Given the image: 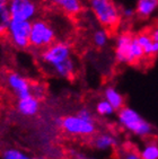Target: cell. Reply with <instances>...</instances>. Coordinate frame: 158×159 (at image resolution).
I'll return each mask as SVG.
<instances>
[{"mask_svg":"<svg viewBox=\"0 0 158 159\" xmlns=\"http://www.w3.org/2000/svg\"><path fill=\"white\" fill-rule=\"evenodd\" d=\"M91 10L109 37L115 36L121 25V11L114 0H88Z\"/></svg>","mask_w":158,"mask_h":159,"instance_id":"cell-1","label":"cell"},{"mask_svg":"<svg viewBox=\"0 0 158 159\" xmlns=\"http://www.w3.org/2000/svg\"><path fill=\"white\" fill-rule=\"evenodd\" d=\"M118 122L125 131L139 138H146L152 131L151 124L143 119L137 111L128 106H123L118 111Z\"/></svg>","mask_w":158,"mask_h":159,"instance_id":"cell-2","label":"cell"},{"mask_svg":"<svg viewBox=\"0 0 158 159\" xmlns=\"http://www.w3.org/2000/svg\"><path fill=\"white\" fill-rule=\"evenodd\" d=\"M57 40L55 30L44 18L32 20L30 33V45L35 50H43L54 43Z\"/></svg>","mask_w":158,"mask_h":159,"instance_id":"cell-3","label":"cell"},{"mask_svg":"<svg viewBox=\"0 0 158 159\" xmlns=\"http://www.w3.org/2000/svg\"><path fill=\"white\" fill-rule=\"evenodd\" d=\"M32 21L12 19L6 36L16 49L26 50L30 48V33Z\"/></svg>","mask_w":158,"mask_h":159,"instance_id":"cell-4","label":"cell"},{"mask_svg":"<svg viewBox=\"0 0 158 159\" xmlns=\"http://www.w3.org/2000/svg\"><path fill=\"white\" fill-rule=\"evenodd\" d=\"M69 58H71V46L67 42L55 41L48 48L41 50L40 52L41 61L50 68H53Z\"/></svg>","mask_w":158,"mask_h":159,"instance_id":"cell-5","label":"cell"},{"mask_svg":"<svg viewBox=\"0 0 158 159\" xmlns=\"http://www.w3.org/2000/svg\"><path fill=\"white\" fill-rule=\"evenodd\" d=\"M61 128L68 134L77 137H89L96 132L95 121H88L79 115H68L62 117Z\"/></svg>","mask_w":158,"mask_h":159,"instance_id":"cell-6","label":"cell"},{"mask_svg":"<svg viewBox=\"0 0 158 159\" xmlns=\"http://www.w3.org/2000/svg\"><path fill=\"white\" fill-rule=\"evenodd\" d=\"M8 7L12 19L32 21L39 14L36 0H8Z\"/></svg>","mask_w":158,"mask_h":159,"instance_id":"cell-7","label":"cell"},{"mask_svg":"<svg viewBox=\"0 0 158 159\" xmlns=\"http://www.w3.org/2000/svg\"><path fill=\"white\" fill-rule=\"evenodd\" d=\"M134 36L136 35L131 32H124L118 37L115 49V58L118 63L131 66V63H132L131 50H132V42H133Z\"/></svg>","mask_w":158,"mask_h":159,"instance_id":"cell-8","label":"cell"},{"mask_svg":"<svg viewBox=\"0 0 158 159\" xmlns=\"http://www.w3.org/2000/svg\"><path fill=\"white\" fill-rule=\"evenodd\" d=\"M7 86L17 98H23L32 94V84L18 72H9L6 77Z\"/></svg>","mask_w":158,"mask_h":159,"instance_id":"cell-9","label":"cell"},{"mask_svg":"<svg viewBox=\"0 0 158 159\" xmlns=\"http://www.w3.org/2000/svg\"><path fill=\"white\" fill-rule=\"evenodd\" d=\"M49 2L69 17H76L84 9L81 0H49Z\"/></svg>","mask_w":158,"mask_h":159,"instance_id":"cell-10","label":"cell"},{"mask_svg":"<svg viewBox=\"0 0 158 159\" xmlns=\"http://www.w3.org/2000/svg\"><path fill=\"white\" fill-rule=\"evenodd\" d=\"M40 110V101L33 94L26 97L18 98L17 102V111L23 116H34L36 115Z\"/></svg>","mask_w":158,"mask_h":159,"instance_id":"cell-11","label":"cell"},{"mask_svg":"<svg viewBox=\"0 0 158 159\" xmlns=\"http://www.w3.org/2000/svg\"><path fill=\"white\" fill-rule=\"evenodd\" d=\"M51 69L53 71V74L57 75L60 78H64V79H71L75 72H76V66H75V62L71 58L57 64Z\"/></svg>","mask_w":158,"mask_h":159,"instance_id":"cell-12","label":"cell"},{"mask_svg":"<svg viewBox=\"0 0 158 159\" xmlns=\"http://www.w3.org/2000/svg\"><path fill=\"white\" fill-rule=\"evenodd\" d=\"M93 144L97 150H109L118 146V139L113 134L109 133H100L97 134L93 140Z\"/></svg>","mask_w":158,"mask_h":159,"instance_id":"cell-13","label":"cell"},{"mask_svg":"<svg viewBox=\"0 0 158 159\" xmlns=\"http://www.w3.org/2000/svg\"><path fill=\"white\" fill-rule=\"evenodd\" d=\"M158 6V0H138L136 14L140 19H147Z\"/></svg>","mask_w":158,"mask_h":159,"instance_id":"cell-14","label":"cell"},{"mask_svg":"<svg viewBox=\"0 0 158 159\" xmlns=\"http://www.w3.org/2000/svg\"><path fill=\"white\" fill-rule=\"evenodd\" d=\"M10 20H12V16L8 7V1L0 0V37L6 36Z\"/></svg>","mask_w":158,"mask_h":159,"instance_id":"cell-15","label":"cell"},{"mask_svg":"<svg viewBox=\"0 0 158 159\" xmlns=\"http://www.w3.org/2000/svg\"><path fill=\"white\" fill-rule=\"evenodd\" d=\"M104 97L109 104L114 107L115 111L121 110L122 107L124 106V97L114 87H107L104 90Z\"/></svg>","mask_w":158,"mask_h":159,"instance_id":"cell-16","label":"cell"},{"mask_svg":"<svg viewBox=\"0 0 158 159\" xmlns=\"http://www.w3.org/2000/svg\"><path fill=\"white\" fill-rule=\"evenodd\" d=\"M142 159H158V143L157 142H147L139 151Z\"/></svg>","mask_w":158,"mask_h":159,"instance_id":"cell-17","label":"cell"},{"mask_svg":"<svg viewBox=\"0 0 158 159\" xmlns=\"http://www.w3.org/2000/svg\"><path fill=\"white\" fill-rule=\"evenodd\" d=\"M95 110H96V113H97L100 116H109V115H112V114L115 112L114 107L109 104L105 98L98 102L97 104H96Z\"/></svg>","mask_w":158,"mask_h":159,"instance_id":"cell-18","label":"cell"},{"mask_svg":"<svg viewBox=\"0 0 158 159\" xmlns=\"http://www.w3.org/2000/svg\"><path fill=\"white\" fill-rule=\"evenodd\" d=\"M1 159H30V157L24 153L21 150L17 148H8L2 152Z\"/></svg>","mask_w":158,"mask_h":159,"instance_id":"cell-19","label":"cell"},{"mask_svg":"<svg viewBox=\"0 0 158 159\" xmlns=\"http://www.w3.org/2000/svg\"><path fill=\"white\" fill-rule=\"evenodd\" d=\"M107 33L105 31H96L94 34V44L97 48H103L105 44H106V41H107Z\"/></svg>","mask_w":158,"mask_h":159,"instance_id":"cell-20","label":"cell"},{"mask_svg":"<svg viewBox=\"0 0 158 159\" xmlns=\"http://www.w3.org/2000/svg\"><path fill=\"white\" fill-rule=\"evenodd\" d=\"M77 115H79V116L82 117V119L88 120V121H94V115H93V113H91L88 108H86V107L80 108V110L78 111Z\"/></svg>","mask_w":158,"mask_h":159,"instance_id":"cell-21","label":"cell"},{"mask_svg":"<svg viewBox=\"0 0 158 159\" xmlns=\"http://www.w3.org/2000/svg\"><path fill=\"white\" fill-rule=\"evenodd\" d=\"M149 30H150V34H151L154 41L158 42V19L149 26Z\"/></svg>","mask_w":158,"mask_h":159,"instance_id":"cell-22","label":"cell"},{"mask_svg":"<svg viewBox=\"0 0 158 159\" xmlns=\"http://www.w3.org/2000/svg\"><path fill=\"white\" fill-rule=\"evenodd\" d=\"M32 94L40 98L44 94V87L41 85H32Z\"/></svg>","mask_w":158,"mask_h":159,"instance_id":"cell-23","label":"cell"},{"mask_svg":"<svg viewBox=\"0 0 158 159\" xmlns=\"http://www.w3.org/2000/svg\"><path fill=\"white\" fill-rule=\"evenodd\" d=\"M122 159H142V158H141L139 152L134 151V150H129V151H127L124 153V156H123Z\"/></svg>","mask_w":158,"mask_h":159,"instance_id":"cell-24","label":"cell"},{"mask_svg":"<svg viewBox=\"0 0 158 159\" xmlns=\"http://www.w3.org/2000/svg\"><path fill=\"white\" fill-rule=\"evenodd\" d=\"M71 157H72V159H94L91 158V157L87 156L86 153L79 152V151H72L71 152Z\"/></svg>","mask_w":158,"mask_h":159,"instance_id":"cell-25","label":"cell"},{"mask_svg":"<svg viewBox=\"0 0 158 159\" xmlns=\"http://www.w3.org/2000/svg\"><path fill=\"white\" fill-rule=\"evenodd\" d=\"M30 159H42V158H30Z\"/></svg>","mask_w":158,"mask_h":159,"instance_id":"cell-26","label":"cell"},{"mask_svg":"<svg viewBox=\"0 0 158 159\" xmlns=\"http://www.w3.org/2000/svg\"><path fill=\"white\" fill-rule=\"evenodd\" d=\"M7 1H8V0H7Z\"/></svg>","mask_w":158,"mask_h":159,"instance_id":"cell-27","label":"cell"}]
</instances>
